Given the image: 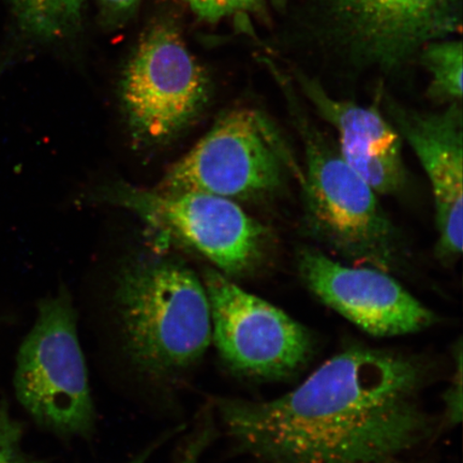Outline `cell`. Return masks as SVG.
<instances>
[{"label": "cell", "mask_w": 463, "mask_h": 463, "mask_svg": "<svg viewBox=\"0 0 463 463\" xmlns=\"http://www.w3.org/2000/svg\"><path fill=\"white\" fill-rule=\"evenodd\" d=\"M298 269L317 298L374 337L419 333L438 321L389 271L346 266L314 248L300 249Z\"/></svg>", "instance_id": "9c48e42d"}, {"label": "cell", "mask_w": 463, "mask_h": 463, "mask_svg": "<svg viewBox=\"0 0 463 463\" xmlns=\"http://www.w3.org/2000/svg\"><path fill=\"white\" fill-rule=\"evenodd\" d=\"M200 20L216 23L237 14L254 13L263 0H184Z\"/></svg>", "instance_id": "2e32d148"}, {"label": "cell", "mask_w": 463, "mask_h": 463, "mask_svg": "<svg viewBox=\"0 0 463 463\" xmlns=\"http://www.w3.org/2000/svg\"><path fill=\"white\" fill-rule=\"evenodd\" d=\"M141 0H99L101 15L107 26H124L137 13Z\"/></svg>", "instance_id": "ac0fdd59"}, {"label": "cell", "mask_w": 463, "mask_h": 463, "mask_svg": "<svg viewBox=\"0 0 463 463\" xmlns=\"http://www.w3.org/2000/svg\"><path fill=\"white\" fill-rule=\"evenodd\" d=\"M391 123L409 144L432 189L438 231L437 256L454 262L462 253L463 113L461 103L442 112H419L387 103Z\"/></svg>", "instance_id": "8fae6325"}, {"label": "cell", "mask_w": 463, "mask_h": 463, "mask_svg": "<svg viewBox=\"0 0 463 463\" xmlns=\"http://www.w3.org/2000/svg\"><path fill=\"white\" fill-rule=\"evenodd\" d=\"M179 430H182L181 428H175V430H173L170 432H167L164 434V436L160 437L159 439H156L152 444H149L147 448H145L141 453H138L135 458H132L128 462L126 463H147L150 458H152V456L159 449L162 445H164L167 439H169L171 437L174 436Z\"/></svg>", "instance_id": "d6986e66"}, {"label": "cell", "mask_w": 463, "mask_h": 463, "mask_svg": "<svg viewBox=\"0 0 463 463\" xmlns=\"http://www.w3.org/2000/svg\"><path fill=\"white\" fill-rule=\"evenodd\" d=\"M430 373L418 356L351 346L285 395L213 404L236 449L266 463L396 460L437 430L421 403Z\"/></svg>", "instance_id": "6da1fadb"}, {"label": "cell", "mask_w": 463, "mask_h": 463, "mask_svg": "<svg viewBox=\"0 0 463 463\" xmlns=\"http://www.w3.org/2000/svg\"><path fill=\"white\" fill-rule=\"evenodd\" d=\"M203 449L198 444H189L184 448L181 453V457H179L178 463H199V458L202 454ZM375 463H402L401 461L396 460H389V461H382Z\"/></svg>", "instance_id": "ffe728a7"}, {"label": "cell", "mask_w": 463, "mask_h": 463, "mask_svg": "<svg viewBox=\"0 0 463 463\" xmlns=\"http://www.w3.org/2000/svg\"><path fill=\"white\" fill-rule=\"evenodd\" d=\"M211 80L178 27L159 21L141 38L125 67L121 103L137 140H169L205 108Z\"/></svg>", "instance_id": "52a82bcc"}, {"label": "cell", "mask_w": 463, "mask_h": 463, "mask_svg": "<svg viewBox=\"0 0 463 463\" xmlns=\"http://www.w3.org/2000/svg\"><path fill=\"white\" fill-rule=\"evenodd\" d=\"M298 80L307 99L338 133L344 159L378 194L401 193L407 184L402 138L378 109L335 99L304 75Z\"/></svg>", "instance_id": "7c38bea8"}, {"label": "cell", "mask_w": 463, "mask_h": 463, "mask_svg": "<svg viewBox=\"0 0 463 463\" xmlns=\"http://www.w3.org/2000/svg\"><path fill=\"white\" fill-rule=\"evenodd\" d=\"M202 281L210 304L212 343L232 373L277 381L310 362L316 341L308 328L217 269H205Z\"/></svg>", "instance_id": "8992f818"}, {"label": "cell", "mask_w": 463, "mask_h": 463, "mask_svg": "<svg viewBox=\"0 0 463 463\" xmlns=\"http://www.w3.org/2000/svg\"><path fill=\"white\" fill-rule=\"evenodd\" d=\"M456 373L453 381L445 392V413L450 424L456 425L462 419V344L459 343L456 351Z\"/></svg>", "instance_id": "e0dca14e"}, {"label": "cell", "mask_w": 463, "mask_h": 463, "mask_svg": "<svg viewBox=\"0 0 463 463\" xmlns=\"http://www.w3.org/2000/svg\"><path fill=\"white\" fill-rule=\"evenodd\" d=\"M22 442L21 422L10 413L7 404L0 403V463H44L26 454Z\"/></svg>", "instance_id": "9a60e30c"}, {"label": "cell", "mask_w": 463, "mask_h": 463, "mask_svg": "<svg viewBox=\"0 0 463 463\" xmlns=\"http://www.w3.org/2000/svg\"><path fill=\"white\" fill-rule=\"evenodd\" d=\"M21 31L42 42H60L82 26L87 0H8Z\"/></svg>", "instance_id": "4fadbf2b"}, {"label": "cell", "mask_w": 463, "mask_h": 463, "mask_svg": "<svg viewBox=\"0 0 463 463\" xmlns=\"http://www.w3.org/2000/svg\"><path fill=\"white\" fill-rule=\"evenodd\" d=\"M420 61L431 75L430 97L443 102L461 103L462 44L457 42L428 43Z\"/></svg>", "instance_id": "5bb4252c"}, {"label": "cell", "mask_w": 463, "mask_h": 463, "mask_svg": "<svg viewBox=\"0 0 463 463\" xmlns=\"http://www.w3.org/2000/svg\"><path fill=\"white\" fill-rule=\"evenodd\" d=\"M288 102L303 144L304 165L297 177L307 227L339 256L393 273L402 266L403 252L378 194L318 130L294 96Z\"/></svg>", "instance_id": "3957f363"}, {"label": "cell", "mask_w": 463, "mask_h": 463, "mask_svg": "<svg viewBox=\"0 0 463 463\" xmlns=\"http://www.w3.org/2000/svg\"><path fill=\"white\" fill-rule=\"evenodd\" d=\"M99 318L104 345L123 373L158 398L186 385L212 344L204 285L170 258L144 259L121 269Z\"/></svg>", "instance_id": "7a4b0ae2"}, {"label": "cell", "mask_w": 463, "mask_h": 463, "mask_svg": "<svg viewBox=\"0 0 463 463\" xmlns=\"http://www.w3.org/2000/svg\"><path fill=\"white\" fill-rule=\"evenodd\" d=\"M300 167L286 138L262 111L222 115L190 152L167 171L158 190L195 191L233 201L268 198Z\"/></svg>", "instance_id": "5b68a950"}, {"label": "cell", "mask_w": 463, "mask_h": 463, "mask_svg": "<svg viewBox=\"0 0 463 463\" xmlns=\"http://www.w3.org/2000/svg\"><path fill=\"white\" fill-rule=\"evenodd\" d=\"M361 61L392 71L460 27L459 0H327Z\"/></svg>", "instance_id": "30bf717a"}, {"label": "cell", "mask_w": 463, "mask_h": 463, "mask_svg": "<svg viewBox=\"0 0 463 463\" xmlns=\"http://www.w3.org/2000/svg\"><path fill=\"white\" fill-rule=\"evenodd\" d=\"M103 198L194 249L229 278L251 273L263 259L268 231L233 200L125 184L108 189Z\"/></svg>", "instance_id": "ba28073f"}, {"label": "cell", "mask_w": 463, "mask_h": 463, "mask_svg": "<svg viewBox=\"0 0 463 463\" xmlns=\"http://www.w3.org/2000/svg\"><path fill=\"white\" fill-rule=\"evenodd\" d=\"M17 401L43 430L61 439H89L96 428L78 314L68 292L40 302L16 357Z\"/></svg>", "instance_id": "277c9868"}]
</instances>
